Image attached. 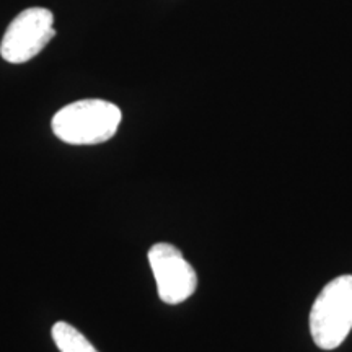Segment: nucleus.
<instances>
[{"mask_svg": "<svg viewBox=\"0 0 352 352\" xmlns=\"http://www.w3.org/2000/svg\"><path fill=\"white\" fill-rule=\"evenodd\" d=\"M122 114L104 100H80L60 108L51 121L57 139L70 145H96L113 139Z\"/></svg>", "mask_w": 352, "mask_h": 352, "instance_id": "1", "label": "nucleus"}, {"mask_svg": "<svg viewBox=\"0 0 352 352\" xmlns=\"http://www.w3.org/2000/svg\"><path fill=\"white\" fill-rule=\"evenodd\" d=\"M352 329V276L344 274L324 285L310 311V333L320 349L342 344Z\"/></svg>", "mask_w": 352, "mask_h": 352, "instance_id": "2", "label": "nucleus"}, {"mask_svg": "<svg viewBox=\"0 0 352 352\" xmlns=\"http://www.w3.org/2000/svg\"><path fill=\"white\" fill-rule=\"evenodd\" d=\"M54 16L47 8L33 7L20 12L8 25L0 56L10 64H23L36 57L56 36Z\"/></svg>", "mask_w": 352, "mask_h": 352, "instance_id": "3", "label": "nucleus"}, {"mask_svg": "<svg viewBox=\"0 0 352 352\" xmlns=\"http://www.w3.org/2000/svg\"><path fill=\"white\" fill-rule=\"evenodd\" d=\"M148 264L162 302L178 305L188 300L197 287V274L183 253L170 243H155L148 250Z\"/></svg>", "mask_w": 352, "mask_h": 352, "instance_id": "4", "label": "nucleus"}, {"mask_svg": "<svg viewBox=\"0 0 352 352\" xmlns=\"http://www.w3.org/2000/svg\"><path fill=\"white\" fill-rule=\"evenodd\" d=\"M51 336L60 352H98L77 328L65 321H57L51 329Z\"/></svg>", "mask_w": 352, "mask_h": 352, "instance_id": "5", "label": "nucleus"}]
</instances>
